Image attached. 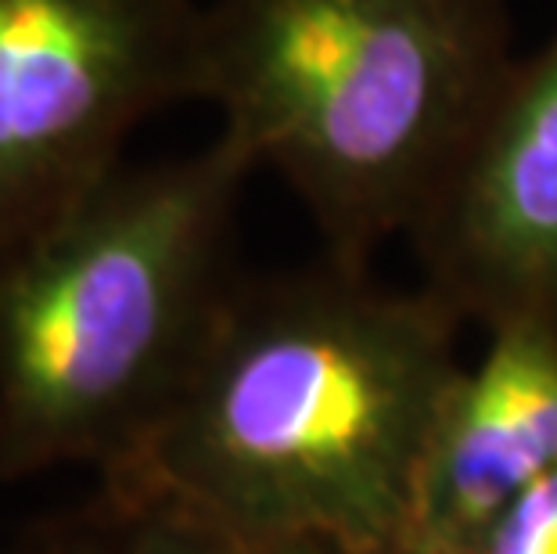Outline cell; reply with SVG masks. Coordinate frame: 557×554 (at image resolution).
Wrapping results in <instances>:
<instances>
[{
	"mask_svg": "<svg viewBox=\"0 0 557 554\" xmlns=\"http://www.w3.org/2000/svg\"><path fill=\"white\" fill-rule=\"evenodd\" d=\"M465 321L371 267L234 278L148 435L98 493L245 540L393 554Z\"/></svg>",
	"mask_w": 557,
	"mask_h": 554,
	"instance_id": "cell-1",
	"label": "cell"
},
{
	"mask_svg": "<svg viewBox=\"0 0 557 554\" xmlns=\"http://www.w3.org/2000/svg\"><path fill=\"white\" fill-rule=\"evenodd\" d=\"M515 58L507 0H209L195 101L299 198L320 253L371 267Z\"/></svg>",
	"mask_w": 557,
	"mask_h": 554,
	"instance_id": "cell-2",
	"label": "cell"
},
{
	"mask_svg": "<svg viewBox=\"0 0 557 554\" xmlns=\"http://www.w3.org/2000/svg\"><path fill=\"white\" fill-rule=\"evenodd\" d=\"M259 170L209 145L123 167L0 278V479L112 471L170 407L231 281Z\"/></svg>",
	"mask_w": 557,
	"mask_h": 554,
	"instance_id": "cell-3",
	"label": "cell"
},
{
	"mask_svg": "<svg viewBox=\"0 0 557 554\" xmlns=\"http://www.w3.org/2000/svg\"><path fill=\"white\" fill-rule=\"evenodd\" d=\"M201 0H0V278L195 101Z\"/></svg>",
	"mask_w": 557,
	"mask_h": 554,
	"instance_id": "cell-4",
	"label": "cell"
},
{
	"mask_svg": "<svg viewBox=\"0 0 557 554\" xmlns=\"http://www.w3.org/2000/svg\"><path fill=\"white\" fill-rule=\"evenodd\" d=\"M407 242L465 324H557V29L515 58Z\"/></svg>",
	"mask_w": 557,
	"mask_h": 554,
	"instance_id": "cell-5",
	"label": "cell"
},
{
	"mask_svg": "<svg viewBox=\"0 0 557 554\" xmlns=\"http://www.w3.org/2000/svg\"><path fill=\"white\" fill-rule=\"evenodd\" d=\"M554 471L557 324L485 328L429 421L393 554H479Z\"/></svg>",
	"mask_w": 557,
	"mask_h": 554,
	"instance_id": "cell-6",
	"label": "cell"
},
{
	"mask_svg": "<svg viewBox=\"0 0 557 554\" xmlns=\"http://www.w3.org/2000/svg\"><path fill=\"white\" fill-rule=\"evenodd\" d=\"M4 554H357L317 540H245L181 518L112 501L94 490L87 504L29 526Z\"/></svg>",
	"mask_w": 557,
	"mask_h": 554,
	"instance_id": "cell-7",
	"label": "cell"
},
{
	"mask_svg": "<svg viewBox=\"0 0 557 554\" xmlns=\"http://www.w3.org/2000/svg\"><path fill=\"white\" fill-rule=\"evenodd\" d=\"M479 554H557V471L493 529Z\"/></svg>",
	"mask_w": 557,
	"mask_h": 554,
	"instance_id": "cell-8",
	"label": "cell"
}]
</instances>
